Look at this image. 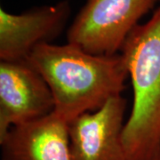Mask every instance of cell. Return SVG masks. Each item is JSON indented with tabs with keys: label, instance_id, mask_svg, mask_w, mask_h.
<instances>
[{
	"label": "cell",
	"instance_id": "6da1fadb",
	"mask_svg": "<svg viewBox=\"0 0 160 160\" xmlns=\"http://www.w3.org/2000/svg\"><path fill=\"white\" fill-rule=\"evenodd\" d=\"M26 61L50 88L54 101L52 112L68 123L121 95L128 77L120 52L92 54L68 42L62 46L40 45Z\"/></svg>",
	"mask_w": 160,
	"mask_h": 160
},
{
	"label": "cell",
	"instance_id": "7a4b0ae2",
	"mask_svg": "<svg viewBox=\"0 0 160 160\" xmlns=\"http://www.w3.org/2000/svg\"><path fill=\"white\" fill-rule=\"evenodd\" d=\"M120 53L133 92L123 142L128 160H154L160 147V6L146 23L138 24Z\"/></svg>",
	"mask_w": 160,
	"mask_h": 160
},
{
	"label": "cell",
	"instance_id": "3957f363",
	"mask_svg": "<svg viewBox=\"0 0 160 160\" xmlns=\"http://www.w3.org/2000/svg\"><path fill=\"white\" fill-rule=\"evenodd\" d=\"M157 1L87 0L68 28L67 41L92 54H117Z\"/></svg>",
	"mask_w": 160,
	"mask_h": 160
},
{
	"label": "cell",
	"instance_id": "277c9868",
	"mask_svg": "<svg viewBox=\"0 0 160 160\" xmlns=\"http://www.w3.org/2000/svg\"><path fill=\"white\" fill-rule=\"evenodd\" d=\"M71 15L69 0L33 7L22 13L0 9V60L26 61L37 46L51 44L66 29Z\"/></svg>",
	"mask_w": 160,
	"mask_h": 160
},
{
	"label": "cell",
	"instance_id": "5b68a950",
	"mask_svg": "<svg viewBox=\"0 0 160 160\" xmlns=\"http://www.w3.org/2000/svg\"><path fill=\"white\" fill-rule=\"evenodd\" d=\"M53 109L50 88L27 61H1L0 139L13 126L46 117Z\"/></svg>",
	"mask_w": 160,
	"mask_h": 160
},
{
	"label": "cell",
	"instance_id": "8992f818",
	"mask_svg": "<svg viewBox=\"0 0 160 160\" xmlns=\"http://www.w3.org/2000/svg\"><path fill=\"white\" fill-rule=\"evenodd\" d=\"M126 109V99L118 95L69 122L73 160H128L123 142Z\"/></svg>",
	"mask_w": 160,
	"mask_h": 160
},
{
	"label": "cell",
	"instance_id": "52a82bcc",
	"mask_svg": "<svg viewBox=\"0 0 160 160\" xmlns=\"http://www.w3.org/2000/svg\"><path fill=\"white\" fill-rule=\"evenodd\" d=\"M0 145L2 160H73L69 123L53 112L13 126Z\"/></svg>",
	"mask_w": 160,
	"mask_h": 160
},
{
	"label": "cell",
	"instance_id": "ba28073f",
	"mask_svg": "<svg viewBox=\"0 0 160 160\" xmlns=\"http://www.w3.org/2000/svg\"><path fill=\"white\" fill-rule=\"evenodd\" d=\"M154 160H160V147H159V149H158V153H157V155H156V157H155Z\"/></svg>",
	"mask_w": 160,
	"mask_h": 160
}]
</instances>
